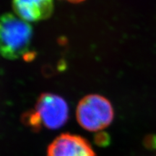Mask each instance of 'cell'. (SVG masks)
Wrapping results in <instances>:
<instances>
[{
  "mask_svg": "<svg viewBox=\"0 0 156 156\" xmlns=\"http://www.w3.org/2000/svg\"><path fill=\"white\" fill-rule=\"evenodd\" d=\"M33 36L32 27L17 15H0V55L9 60L23 57L28 53Z\"/></svg>",
  "mask_w": 156,
  "mask_h": 156,
  "instance_id": "6da1fadb",
  "label": "cell"
},
{
  "mask_svg": "<svg viewBox=\"0 0 156 156\" xmlns=\"http://www.w3.org/2000/svg\"><path fill=\"white\" fill-rule=\"evenodd\" d=\"M69 118L67 103L62 97L53 93H43L34 109L23 116V122L34 131L44 127L57 129L63 126Z\"/></svg>",
  "mask_w": 156,
  "mask_h": 156,
  "instance_id": "7a4b0ae2",
  "label": "cell"
},
{
  "mask_svg": "<svg viewBox=\"0 0 156 156\" xmlns=\"http://www.w3.org/2000/svg\"><path fill=\"white\" fill-rule=\"evenodd\" d=\"M114 116L110 101L101 95L93 94L84 97L76 110L77 122L89 132H98L110 125Z\"/></svg>",
  "mask_w": 156,
  "mask_h": 156,
  "instance_id": "3957f363",
  "label": "cell"
},
{
  "mask_svg": "<svg viewBox=\"0 0 156 156\" xmlns=\"http://www.w3.org/2000/svg\"><path fill=\"white\" fill-rule=\"evenodd\" d=\"M46 156H96L90 143L82 136L60 134L48 146Z\"/></svg>",
  "mask_w": 156,
  "mask_h": 156,
  "instance_id": "277c9868",
  "label": "cell"
},
{
  "mask_svg": "<svg viewBox=\"0 0 156 156\" xmlns=\"http://www.w3.org/2000/svg\"><path fill=\"white\" fill-rule=\"evenodd\" d=\"M17 16L26 22H38L51 17L54 11L53 0H12Z\"/></svg>",
  "mask_w": 156,
  "mask_h": 156,
  "instance_id": "5b68a950",
  "label": "cell"
},
{
  "mask_svg": "<svg viewBox=\"0 0 156 156\" xmlns=\"http://www.w3.org/2000/svg\"><path fill=\"white\" fill-rule=\"evenodd\" d=\"M66 1H68V2H72V3H80V2H81L84 1V0H66Z\"/></svg>",
  "mask_w": 156,
  "mask_h": 156,
  "instance_id": "8992f818",
  "label": "cell"
}]
</instances>
